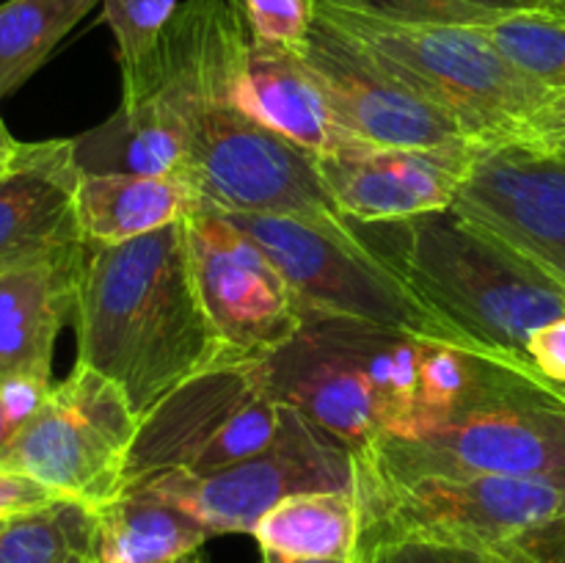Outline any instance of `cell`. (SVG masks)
Masks as SVG:
<instances>
[{
	"instance_id": "obj_1",
	"label": "cell",
	"mask_w": 565,
	"mask_h": 563,
	"mask_svg": "<svg viewBox=\"0 0 565 563\" xmlns=\"http://www.w3.org/2000/svg\"><path fill=\"white\" fill-rule=\"evenodd\" d=\"M75 331L77 364L114 381L138 417L230 362L193 279L185 219L125 243H86Z\"/></svg>"
},
{
	"instance_id": "obj_2",
	"label": "cell",
	"mask_w": 565,
	"mask_h": 563,
	"mask_svg": "<svg viewBox=\"0 0 565 563\" xmlns=\"http://www.w3.org/2000/svg\"><path fill=\"white\" fill-rule=\"evenodd\" d=\"M252 55L237 0H182L138 64L121 70V105L72 138L81 171L174 174L204 110L241 92Z\"/></svg>"
},
{
	"instance_id": "obj_3",
	"label": "cell",
	"mask_w": 565,
	"mask_h": 563,
	"mask_svg": "<svg viewBox=\"0 0 565 563\" xmlns=\"http://www.w3.org/2000/svg\"><path fill=\"white\" fill-rule=\"evenodd\" d=\"M384 257L475 342L524 370L535 329L565 315V287L456 210L401 224H373ZM541 373V370H539Z\"/></svg>"
},
{
	"instance_id": "obj_4",
	"label": "cell",
	"mask_w": 565,
	"mask_h": 563,
	"mask_svg": "<svg viewBox=\"0 0 565 563\" xmlns=\"http://www.w3.org/2000/svg\"><path fill=\"white\" fill-rule=\"evenodd\" d=\"M353 469L384 480L565 478V386L539 370L480 359L456 412L417 436H381Z\"/></svg>"
},
{
	"instance_id": "obj_5",
	"label": "cell",
	"mask_w": 565,
	"mask_h": 563,
	"mask_svg": "<svg viewBox=\"0 0 565 563\" xmlns=\"http://www.w3.org/2000/svg\"><path fill=\"white\" fill-rule=\"evenodd\" d=\"M430 346L362 320L312 318L296 340L265 359V373L279 403L298 408L356 456L381 436L412 434Z\"/></svg>"
},
{
	"instance_id": "obj_6",
	"label": "cell",
	"mask_w": 565,
	"mask_h": 563,
	"mask_svg": "<svg viewBox=\"0 0 565 563\" xmlns=\"http://www.w3.org/2000/svg\"><path fill=\"white\" fill-rule=\"evenodd\" d=\"M318 22L423 94L472 144L505 141L557 97L508 64L480 28L403 20L362 0H318Z\"/></svg>"
},
{
	"instance_id": "obj_7",
	"label": "cell",
	"mask_w": 565,
	"mask_h": 563,
	"mask_svg": "<svg viewBox=\"0 0 565 563\" xmlns=\"http://www.w3.org/2000/svg\"><path fill=\"white\" fill-rule=\"evenodd\" d=\"M279 268L303 318H348L500 359L447 320L373 243L348 246L281 215L226 213ZM502 362V359H500ZM511 364V362H508Z\"/></svg>"
},
{
	"instance_id": "obj_8",
	"label": "cell",
	"mask_w": 565,
	"mask_h": 563,
	"mask_svg": "<svg viewBox=\"0 0 565 563\" xmlns=\"http://www.w3.org/2000/svg\"><path fill=\"white\" fill-rule=\"evenodd\" d=\"M174 174L196 191L199 202L221 213L281 215L348 246L370 243L362 224H353L337 208L318 160L252 119L235 99L199 116Z\"/></svg>"
},
{
	"instance_id": "obj_9",
	"label": "cell",
	"mask_w": 565,
	"mask_h": 563,
	"mask_svg": "<svg viewBox=\"0 0 565 563\" xmlns=\"http://www.w3.org/2000/svg\"><path fill=\"white\" fill-rule=\"evenodd\" d=\"M359 544L419 541L486 552L539 524L565 519V478L384 480L353 469Z\"/></svg>"
},
{
	"instance_id": "obj_10",
	"label": "cell",
	"mask_w": 565,
	"mask_h": 563,
	"mask_svg": "<svg viewBox=\"0 0 565 563\" xmlns=\"http://www.w3.org/2000/svg\"><path fill=\"white\" fill-rule=\"evenodd\" d=\"M138 425L114 381L75 364L0 450V467L31 475L64 500L103 508L125 491Z\"/></svg>"
},
{
	"instance_id": "obj_11",
	"label": "cell",
	"mask_w": 565,
	"mask_h": 563,
	"mask_svg": "<svg viewBox=\"0 0 565 563\" xmlns=\"http://www.w3.org/2000/svg\"><path fill=\"white\" fill-rule=\"evenodd\" d=\"M279 419L265 359L215 364L141 417L127 484L166 469L207 475L243 461L270 445Z\"/></svg>"
},
{
	"instance_id": "obj_12",
	"label": "cell",
	"mask_w": 565,
	"mask_h": 563,
	"mask_svg": "<svg viewBox=\"0 0 565 563\" xmlns=\"http://www.w3.org/2000/svg\"><path fill=\"white\" fill-rule=\"evenodd\" d=\"M149 486L182 502L210 535L254 533L281 500L315 491H353V456L298 408L281 403L279 431L263 450L207 475L166 469L147 475Z\"/></svg>"
},
{
	"instance_id": "obj_13",
	"label": "cell",
	"mask_w": 565,
	"mask_h": 563,
	"mask_svg": "<svg viewBox=\"0 0 565 563\" xmlns=\"http://www.w3.org/2000/svg\"><path fill=\"white\" fill-rule=\"evenodd\" d=\"M193 279L230 362L268 359L307 318L268 254L226 213L199 202L185 219Z\"/></svg>"
},
{
	"instance_id": "obj_14",
	"label": "cell",
	"mask_w": 565,
	"mask_h": 563,
	"mask_svg": "<svg viewBox=\"0 0 565 563\" xmlns=\"http://www.w3.org/2000/svg\"><path fill=\"white\" fill-rule=\"evenodd\" d=\"M452 210L565 287V155L516 138L475 144Z\"/></svg>"
},
{
	"instance_id": "obj_15",
	"label": "cell",
	"mask_w": 565,
	"mask_h": 563,
	"mask_svg": "<svg viewBox=\"0 0 565 563\" xmlns=\"http://www.w3.org/2000/svg\"><path fill=\"white\" fill-rule=\"evenodd\" d=\"M298 55L323 88L337 119L359 141L441 152L472 147L450 116L320 22H315L309 44Z\"/></svg>"
},
{
	"instance_id": "obj_16",
	"label": "cell",
	"mask_w": 565,
	"mask_h": 563,
	"mask_svg": "<svg viewBox=\"0 0 565 563\" xmlns=\"http://www.w3.org/2000/svg\"><path fill=\"white\" fill-rule=\"evenodd\" d=\"M472 147L384 149L315 158L337 208L353 224H401L450 210L467 174Z\"/></svg>"
},
{
	"instance_id": "obj_17",
	"label": "cell",
	"mask_w": 565,
	"mask_h": 563,
	"mask_svg": "<svg viewBox=\"0 0 565 563\" xmlns=\"http://www.w3.org/2000/svg\"><path fill=\"white\" fill-rule=\"evenodd\" d=\"M81 166L72 138L20 144L0 177V274L81 248Z\"/></svg>"
},
{
	"instance_id": "obj_18",
	"label": "cell",
	"mask_w": 565,
	"mask_h": 563,
	"mask_svg": "<svg viewBox=\"0 0 565 563\" xmlns=\"http://www.w3.org/2000/svg\"><path fill=\"white\" fill-rule=\"evenodd\" d=\"M83 257L86 243L0 274V381H50L58 331L75 318Z\"/></svg>"
},
{
	"instance_id": "obj_19",
	"label": "cell",
	"mask_w": 565,
	"mask_h": 563,
	"mask_svg": "<svg viewBox=\"0 0 565 563\" xmlns=\"http://www.w3.org/2000/svg\"><path fill=\"white\" fill-rule=\"evenodd\" d=\"M237 105L259 125L270 127L312 158H334L370 149L342 127L323 88L307 70L301 55L274 44L254 42L243 75Z\"/></svg>"
},
{
	"instance_id": "obj_20",
	"label": "cell",
	"mask_w": 565,
	"mask_h": 563,
	"mask_svg": "<svg viewBox=\"0 0 565 563\" xmlns=\"http://www.w3.org/2000/svg\"><path fill=\"white\" fill-rule=\"evenodd\" d=\"M196 208V191L177 174L81 171L77 180V219L83 241L94 246L158 232Z\"/></svg>"
},
{
	"instance_id": "obj_21",
	"label": "cell",
	"mask_w": 565,
	"mask_h": 563,
	"mask_svg": "<svg viewBox=\"0 0 565 563\" xmlns=\"http://www.w3.org/2000/svg\"><path fill=\"white\" fill-rule=\"evenodd\" d=\"M97 511V563H177L202 550L210 530L147 480H132Z\"/></svg>"
},
{
	"instance_id": "obj_22",
	"label": "cell",
	"mask_w": 565,
	"mask_h": 563,
	"mask_svg": "<svg viewBox=\"0 0 565 563\" xmlns=\"http://www.w3.org/2000/svg\"><path fill=\"white\" fill-rule=\"evenodd\" d=\"M359 506L353 491L296 495L270 508L254 528L259 550L292 557H356Z\"/></svg>"
},
{
	"instance_id": "obj_23",
	"label": "cell",
	"mask_w": 565,
	"mask_h": 563,
	"mask_svg": "<svg viewBox=\"0 0 565 563\" xmlns=\"http://www.w3.org/2000/svg\"><path fill=\"white\" fill-rule=\"evenodd\" d=\"M103 0H6L0 3V99L50 59L61 39Z\"/></svg>"
},
{
	"instance_id": "obj_24",
	"label": "cell",
	"mask_w": 565,
	"mask_h": 563,
	"mask_svg": "<svg viewBox=\"0 0 565 563\" xmlns=\"http://www.w3.org/2000/svg\"><path fill=\"white\" fill-rule=\"evenodd\" d=\"M97 561V511L58 500L0 528V563Z\"/></svg>"
},
{
	"instance_id": "obj_25",
	"label": "cell",
	"mask_w": 565,
	"mask_h": 563,
	"mask_svg": "<svg viewBox=\"0 0 565 563\" xmlns=\"http://www.w3.org/2000/svg\"><path fill=\"white\" fill-rule=\"evenodd\" d=\"M480 31L522 75L565 94V14L519 11L480 25Z\"/></svg>"
},
{
	"instance_id": "obj_26",
	"label": "cell",
	"mask_w": 565,
	"mask_h": 563,
	"mask_svg": "<svg viewBox=\"0 0 565 563\" xmlns=\"http://www.w3.org/2000/svg\"><path fill=\"white\" fill-rule=\"evenodd\" d=\"M384 14L403 20L447 22V25L480 28L519 11H555L565 14L557 0H362Z\"/></svg>"
},
{
	"instance_id": "obj_27",
	"label": "cell",
	"mask_w": 565,
	"mask_h": 563,
	"mask_svg": "<svg viewBox=\"0 0 565 563\" xmlns=\"http://www.w3.org/2000/svg\"><path fill=\"white\" fill-rule=\"evenodd\" d=\"M182 0H103V17L116 39L119 66L138 64Z\"/></svg>"
},
{
	"instance_id": "obj_28",
	"label": "cell",
	"mask_w": 565,
	"mask_h": 563,
	"mask_svg": "<svg viewBox=\"0 0 565 563\" xmlns=\"http://www.w3.org/2000/svg\"><path fill=\"white\" fill-rule=\"evenodd\" d=\"M254 42L301 53L318 22V0H237Z\"/></svg>"
},
{
	"instance_id": "obj_29",
	"label": "cell",
	"mask_w": 565,
	"mask_h": 563,
	"mask_svg": "<svg viewBox=\"0 0 565 563\" xmlns=\"http://www.w3.org/2000/svg\"><path fill=\"white\" fill-rule=\"evenodd\" d=\"M480 557L483 563H565V519L524 530Z\"/></svg>"
},
{
	"instance_id": "obj_30",
	"label": "cell",
	"mask_w": 565,
	"mask_h": 563,
	"mask_svg": "<svg viewBox=\"0 0 565 563\" xmlns=\"http://www.w3.org/2000/svg\"><path fill=\"white\" fill-rule=\"evenodd\" d=\"M356 563H483V557L480 552L419 541H364L356 550Z\"/></svg>"
},
{
	"instance_id": "obj_31",
	"label": "cell",
	"mask_w": 565,
	"mask_h": 563,
	"mask_svg": "<svg viewBox=\"0 0 565 563\" xmlns=\"http://www.w3.org/2000/svg\"><path fill=\"white\" fill-rule=\"evenodd\" d=\"M58 500H64V497L55 495L53 489L39 484L31 475L0 467V522L28 517V513L42 511Z\"/></svg>"
},
{
	"instance_id": "obj_32",
	"label": "cell",
	"mask_w": 565,
	"mask_h": 563,
	"mask_svg": "<svg viewBox=\"0 0 565 563\" xmlns=\"http://www.w3.org/2000/svg\"><path fill=\"white\" fill-rule=\"evenodd\" d=\"M511 138L565 155V94H557L555 99L541 105Z\"/></svg>"
},
{
	"instance_id": "obj_33",
	"label": "cell",
	"mask_w": 565,
	"mask_h": 563,
	"mask_svg": "<svg viewBox=\"0 0 565 563\" xmlns=\"http://www.w3.org/2000/svg\"><path fill=\"white\" fill-rule=\"evenodd\" d=\"M527 357L546 379L565 384V315L530 334Z\"/></svg>"
},
{
	"instance_id": "obj_34",
	"label": "cell",
	"mask_w": 565,
	"mask_h": 563,
	"mask_svg": "<svg viewBox=\"0 0 565 563\" xmlns=\"http://www.w3.org/2000/svg\"><path fill=\"white\" fill-rule=\"evenodd\" d=\"M20 428H22L20 419L11 414L9 403H6V395H3V386H0V450H3L11 439H14V434Z\"/></svg>"
},
{
	"instance_id": "obj_35",
	"label": "cell",
	"mask_w": 565,
	"mask_h": 563,
	"mask_svg": "<svg viewBox=\"0 0 565 563\" xmlns=\"http://www.w3.org/2000/svg\"><path fill=\"white\" fill-rule=\"evenodd\" d=\"M20 144L22 141H17V138L11 136L9 127H6V121H3V116H0V177L9 171L11 160H14L17 152H20Z\"/></svg>"
},
{
	"instance_id": "obj_36",
	"label": "cell",
	"mask_w": 565,
	"mask_h": 563,
	"mask_svg": "<svg viewBox=\"0 0 565 563\" xmlns=\"http://www.w3.org/2000/svg\"><path fill=\"white\" fill-rule=\"evenodd\" d=\"M259 552H263V563H356V557H292L270 550Z\"/></svg>"
},
{
	"instance_id": "obj_37",
	"label": "cell",
	"mask_w": 565,
	"mask_h": 563,
	"mask_svg": "<svg viewBox=\"0 0 565 563\" xmlns=\"http://www.w3.org/2000/svg\"><path fill=\"white\" fill-rule=\"evenodd\" d=\"M177 563H204V557H202V555H199V552H193V555L182 557V561H177Z\"/></svg>"
},
{
	"instance_id": "obj_38",
	"label": "cell",
	"mask_w": 565,
	"mask_h": 563,
	"mask_svg": "<svg viewBox=\"0 0 565 563\" xmlns=\"http://www.w3.org/2000/svg\"><path fill=\"white\" fill-rule=\"evenodd\" d=\"M557 3H563V6H565V0H557Z\"/></svg>"
},
{
	"instance_id": "obj_39",
	"label": "cell",
	"mask_w": 565,
	"mask_h": 563,
	"mask_svg": "<svg viewBox=\"0 0 565 563\" xmlns=\"http://www.w3.org/2000/svg\"><path fill=\"white\" fill-rule=\"evenodd\" d=\"M3 524H6V522H0V528H3Z\"/></svg>"
},
{
	"instance_id": "obj_40",
	"label": "cell",
	"mask_w": 565,
	"mask_h": 563,
	"mask_svg": "<svg viewBox=\"0 0 565 563\" xmlns=\"http://www.w3.org/2000/svg\"><path fill=\"white\" fill-rule=\"evenodd\" d=\"M92 563H97V561H92Z\"/></svg>"
},
{
	"instance_id": "obj_41",
	"label": "cell",
	"mask_w": 565,
	"mask_h": 563,
	"mask_svg": "<svg viewBox=\"0 0 565 563\" xmlns=\"http://www.w3.org/2000/svg\"><path fill=\"white\" fill-rule=\"evenodd\" d=\"M563 386H565V384H563Z\"/></svg>"
}]
</instances>
